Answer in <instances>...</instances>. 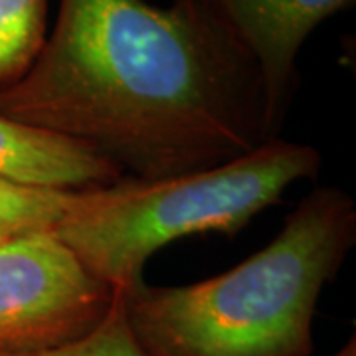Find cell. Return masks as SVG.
I'll list each match as a JSON object with an SVG mask.
<instances>
[{"instance_id":"obj_1","label":"cell","mask_w":356,"mask_h":356,"mask_svg":"<svg viewBox=\"0 0 356 356\" xmlns=\"http://www.w3.org/2000/svg\"><path fill=\"white\" fill-rule=\"evenodd\" d=\"M0 115L99 154L133 180L226 165L277 139L252 56L200 0H60Z\"/></svg>"},{"instance_id":"obj_2","label":"cell","mask_w":356,"mask_h":356,"mask_svg":"<svg viewBox=\"0 0 356 356\" xmlns=\"http://www.w3.org/2000/svg\"><path fill=\"white\" fill-rule=\"evenodd\" d=\"M355 242L350 194L317 188L273 242L229 271L121 293L129 329L145 356H311L318 297Z\"/></svg>"},{"instance_id":"obj_3","label":"cell","mask_w":356,"mask_h":356,"mask_svg":"<svg viewBox=\"0 0 356 356\" xmlns=\"http://www.w3.org/2000/svg\"><path fill=\"white\" fill-rule=\"evenodd\" d=\"M315 147L273 139L226 165L161 178H123L77 191L51 232L91 275L115 293L143 283V267L166 243L194 234L236 236L291 184L317 178Z\"/></svg>"},{"instance_id":"obj_4","label":"cell","mask_w":356,"mask_h":356,"mask_svg":"<svg viewBox=\"0 0 356 356\" xmlns=\"http://www.w3.org/2000/svg\"><path fill=\"white\" fill-rule=\"evenodd\" d=\"M115 297L54 234L0 243V350L77 341L102 323Z\"/></svg>"},{"instance_id":"obj_5","label":"cell","mask_w":356,"mask_h":356,"mask_svg":"<svg viewBox=\"0 0 356 356\" xmlns=\"http://www.w3.org/2000/svg\"><path fill=\"white\" fill-rule=\"evenodd\" d=\"M252 56L266 93L267 117L280 135L297 88V56L321 22L355 0H200Z\"/></svg>"},{"instance_id":"obj_6","label":"cell","mask_w":356,"mask_h":356,"mask_svg":"<svg viewBox=\"0 0 356 356\" xmlns=\"http://www.w3.org/2000/svg\"><path fill=\"white\" fill-rule=\"evenodd\" d=\"M0 177L24 184L89 191L123 180L121 170L99 154L0 115Z\"/></svg>"},{"instance_id":"obj_7","label":"cell","mask_w":356,"mask_h":356,"mask_svg":"<svg viewBox=\"0 0 356 356\" xmlns=\"http://www.w3.org/2000/svg\"><path fill=\"white\" fill-rule=\"evenodd\" d=\"M48 0H0V89L28 74L46 44Z\"/></svg>"},{"instance_id":"obj_8","label":"cell","mask_w":356,"mask_h":356,"mask_svg":"<svg viewBox=\"0 0 356 356\" xmlns=\"http://www.w3.org/2000/svg\"><path fill=\"white\" fill-rule=\"evenodd\" d=\"M76 192L0 177V242L51 234L65 216Z\"/></svg>"},{"instance_id":"obj_9","label":"cell","mask_w":356,"mask_h":356,"mask_svg":"<svg viewBox=\"0 0 356 356\" xmlns=\"http://www.w3.org/2000/svg\"><path fill=\"white\" fill-rule=\"evenodd\" d=\"M0 356H145L133 332L129 329L123 295L117 293L109 313L102 318V323L83 334L81 339L54 346L46 350H30V353H10L0 350Z\"/></svg>"},{"instance_id":"obj_10","label":"cell","mask_w":356,"mask_h":356,"mask_svg":"<svg viewBox=\"0 0 356 356\" xmlns=\"http://www.w3.org/2000/svg\"><path fill=\"white\" fill-rule=\"evenodd\" d=\"M334 356H356V339L355 337H350V341L344 344L343 348L337 353Z\"/></svg>"},{"instance_id":"obj_11","label":"cell","mask_w":356,"mask_h":356,"mask_svg":"<svg viewBox=\"0 0 356 356\" xmlns=\"http://www.w3.org/2000/svg\"><path fill=\"white\" fill-rule=\"evenodd\" d=\"M0 243H2V242H0Z\"/></svg>"}]
</instances>
